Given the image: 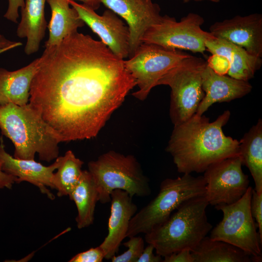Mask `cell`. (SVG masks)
<instances>
[{
    "instance_id": "8",
    "label": "cell",
    "mask_w": 262,
    "mask_h": 262,
    "mask_svg": "<svg viewBox=\"0 0 262 262\" xmlns=\"http://www.w3.org/2000/svg\"><path fill=\"white\" fill-rule=\"evenodd\" d=\"M252 188L249 186L243 196L229 205L215 206L223 213L221 221L212 229L210 238L235 246L249 254L253 262L262 260V238L250 211Z\"/></svg>"
},
{
    "instance_id": "9",
    "label": "cell",
    "mask_w": 262,
    "mask_h": 262,
    "mask_svg": "<svg viewBox=\"0 0 262 262\" xmlns=\"http://www.w3.org/2000/svg\"><path fill=\"white\" fill-rule=\"evenodd\" d=\"M204 20L200 15L190 13L180 21L167 15L162 16L144 34L142 43L152 44L169 50H187L203 53L206 41L214 37L203 31Z\"/></svg>"
},
{
    "instance_id": "25",
    "label": "cell",
    "mask_w": 262,
    "mask_h": 262,
    "mask_svg": "<svg viewBox=\"0 0 262 262\" xmlns=\"http://www.w3.org/2000/svg\"><path fill=\"white\" fill-rule=\"evenodd\" d=\"M83 162L76 157L71 150L60 156V162L52 178L53 189L57 191V196H68L82 175Z\"/></svg>"
},
{
    "instance_id": "7",
    "label": "cell",
    "mask_w": 262,
    "mask_h": 262,
    "mask_svg": "<svg viewBox=\"0 0 262 262\" xmlns=\"http://www.w3.org/2000/svg\"><path fill=\"white\" fill-rule=\"evenodd\" d=\"M207 62L190 55L167 72L159 85L171 88L169 114L174 125L180 124L195 115L205 93L202 86V72Z\"/></svg>"
},
{
    "instance_id": "28",
    "label": "cell",
    "mask_w": 262,
    "mask_h": 262,
    "mask_svg": "<svg viewBox=\"0 0 262 262\" xmlns=\"http://www.w3.org/2000/svg\"><path fill=\"white\" fill-rule=\"evenodd\" d=\"M105 252L99 246L80 252L73 256L69 262H101L105 259Z\"/></svg>"
},
{
    "instance_id": "22",
    "label": "cell",
    "mask_w": 262,
    "mask_h": 262,
    "mask_svg": "<svg viewBox=\"0 0 262 262\" xmlns=\"http://www.w3.org/2000/svg\"><path fill=\"white\" fill-rule=\"evenodd\" d=\"M239 142V155L243 165L253 177L256 192L262 193V120L259 119Z\"/></svg>"
},
{
    "instance_id": "15",
    "label": "cell",
    "mask_w": 262,
    "mask_h": 262,
    "mask_svg": "<svg viewBox=\"0 0 262 262\" xmlns=\"http://www.w3.org/2000/svg\"><path fill=\"white\" fill-rule=\"evenodd\" d=\"M0 161L2 170L15 177L16 183L28 182L38 187L40 192L49 198H54L49 188L53 189L52 178L60 164V156L49 166H45L34 160L17 159L6 152L0 140Z\"/></svg>"
},
{
    "instance_id": "1",
    "label": "cell",
    "mask_w": 262,
    "mask_h": 262,
    "mask_svg": "<svg viewBox=\"0 0 262 262\" xmlns=\"http://www.w3.org/2000/svg\"><path fill=\"white\" fill-rule=\"evenodd\" d=\"M124 61L101 41L74 32L45 48L28 103L63 142L93 138L136 85Z\"/></svg>"
},
{
    "instance_id": "11",
    "label": "cell",
    "mask_w": 262,
    "mask_h": 262,
    "mask_svg": "<svg viewBox=\"0 0 262 262\" xmlns=\"http://www.w3.org/2000/svg\"><path fill=\"white\" fill-rule=\"evenodd\" d=\"M242 165L241 158L237 155L213 163L205 170L203 177L209 205L231 204L243 196L249 186V180Z\"/></svg>"
},
{
    "instance_id": "10",
    "label": "cell",
    "mask_w": 262,
    "mask_h": 262,
    "mask_svg": "<svg viewBox=\"0 0 262 262\" xmlns=\"http://www.w3.org/2000/svg\"><path fill=\"white\" fill-rule=\"evenodd\" d=\"M190 55L180 50H169L155 44L142 43L129 60L124 61L138 87L132 94L133 97L145 100L167 72Z\"/></svg>"
},
{
    "instance_id": "20",
    "label": "cell",
    "mask_w": 262,
    "mask_h": 262,
    "mask_svg": "<svg viewBox=\"0 0 262 262\" xmlns=\"http://www.w3.org/2000/svg\"><path fill=\"white\" fill-rule=\"evenodd\" d=\"M47 0H25L21 9V18L16 30L21 38H26L24 52L31 55L37 52L43 39L47 22L45 17V5Z\"/></svg>"
},
{
    "instance_id": "27",
    "label": "cell",
    "mask_w": 262,
    "mask_h": 262,
    "mask_svg": "<svg viewBox=\"0 0 262 262\" xmlns=\"http://www.w3.org/2000/svg\"><path fill=\"white\" fill-rule=\"evenodd\" d=\"M250 211L262 238V193H257L252 188L250 200Z\"/></svg>"
},
{
    "instance_id": "31",
    "label": "cell",
    "mask_w": 262,
    "mask_h": 262,
    "mask_svg": "<svg viewBox=\"0 0 262 262\" xmlns=\"http://www.w3.org/2000/svg\"><path fill=\"white\" fill-rule=\"evenodd\" d=\"M154 247L151 244L144 248L137 262H161L163 261L162 257L153 253Z\"/></svg>"
},
{
    "instance_id": "14",
    "label": "cell",
    "mask_w": 262,
    "mask_h": 262,
    "mask_svg": "<svg viewBox=\"0 0 262 262\" xmlns=\"http://www.w3.org/2000/svg\"><path fill=\"white\" fill-rule=\"evenodd\" d=\"M109 9L122 17L127 23L130 31V53L131 57L142 43L147 29L160 20L158 5L141 0H100Z\"/></svg>"
},
{
    "instance_id": "36",
    "label": "cell",
    "mask_w": 262,
    "mask_h": 262,
    "mask_svg": "<svg viewBox=\"0 0 262 262\" xmlns=\"http://www.w3.org/2000/svg\"><path fill=\"white\" fill-rule=\"evenodd\" d=\"M141 1L144 2H146V3H151L152 2V1L151 0H141Z\"/></svg>"
},
{
    "instance_id": "17",
    "label": "cell",
    "mask_w": 262,
    "mask_h": 262,
    "mask_svg": "<svg viewBox=\"0 0 262 262\" xmlns=\"http://www.w3.org/2000/svg\"><path fill=\"white\" fill-rule=\"evenodd\" d=\"M202 86L204 97L196 115H202L216 102H229L249 93L252 86L248 82L216 72L208 64L202 72Z\"/></svg>"
},
{
    "instance_id": "3",
    "label": "cell",
    "mask_w": 262,
    "mask_h": 262,
    "mask_svg": "<svg viewBox=\"0 0 262 262\" xmlns=\"http://www.w3.org/2000/svg\"><path fill=\"white\" fill-rule=\"evenodd\" d=\"M0 129L15 147L14 157L50 162L59 156L61 137L29 103L18 106L9 103L0 106Z\"/></svg>"
},
{
    "instance_id": "29",
    "label": "cell",
    "mask_w": 262,
    "mask_h": 262,
    "mask_svg": "<svg viewBox=\"0 0 262 262\" xmlns=\"http://www.w3.org/2000/svg\"><path fill=\"white\" fill-rule=\"evenodd\" d=\"M24 4V0H8V8L4 17L14 23H17L19 17L18 9L23 7Z\"/></svg>"
},
{
    "instance_id": "30",
    "label": "cell",
    "mask_w": 262,
    "mask_h": 262,
    "mask_svg": "<svg viewBox=\"0 0 262 262\" xmlns=\"http://www.w3.org/2000/svg\"><path fill=\"white\" fill-rule=\"evenodd\" d=\"M164 258L163 262H194L191 251L187 249L165 256Z\"/></svg>"
},
{
    "instance_id": "4",
    "label": "cell",
    "mask_w": 262,
    "mask_h": 262,
    "mask_svg": "<svg viewBox=\"0 0 262 262\" xmlns=\"http://www.w3.org/2000/svg\"><path fill=\"white\" fill-rule=\"evenodd\" d=\"M205 195L182 204L163 224L145 234L147 244L162 257L180 250H194L213 228L208 221Z\"/></svg>"
},
{
    "instance_id": "12",
    "label": "cell",
    "mask_w": 262,
    "mask_h": 262,
    "mask_svg": "<svg viewBox=\"0 0 262 262\" xmlns=\"http://www.w3.org/2000/svg\"><path fill=\"white\" fill-rule=\"evenodd\" d=\"M68 1L76 10L79 17L98 35L115 55L123 60L129 57V29L116 14L109 9L99 16L94 9L84 4L71 0Z\"/></svg>"
},
{
    "instance_id": "35",
    "label": "cell",
    "mask_w": 262,
    "mask_h": 262,
    "mask_svg": "<svg viewBox=\"0 0 262 262\" xmlns=\"http://www.w3.org/2000/svg\"><path fill=\"white\" fill-rule=\"evenodd\" d=\"M182 0L183 1V2H188V1L190 0L201 1V0ZM207 0L211 1L213 2H218L220 1L219 0Z\"/></svg>"
},
{
    "instance_id": "32",
    "label": "cell",
    "mask_w": 262,
    "mask_h": 262,
    "mask_svg": "<svg viewBox=\"0 0 262 262\" xmlns=\"http://www.w3.org/2000/svg\"><path fill=\"white\" fill-rule=\"evenodd\" d=\"M16 178L9 175L2 169L1 163L0 161V189H11L13 185L16 183Z\"/></svg>"
},
{
    "instance_id": "13",
    "label": "cell",
    "mask_w": 262,
    "mask_h": 262,
    "mask_svg": "<svg viewBox=\"0 0 262 262\" xmlns=\"http://www.w3.org/2000/svg\"><path fill=\"white\" fill-rule=\"evenodd\" d=\"M210 33L245 49L249 53L262 57V15L259 13L236 16L217 21L210 27Z\"/></svg>"
},
{
    "instance_id": "16",
    "label": "cell",
    "mask_w": 262,
    "mask_h": 262,
    "mask_svg": "<svg viewBox=\"0 0 262 262\" xmlns=\"http://www.w3.org/2000/svg\"><path fill=\"white\" fill-rule=\"evenodd\" d=\"M110 202L108 234L99 245L105 252L106 260H111L118 251L122 241L126 237L130 221L137 211L132 197L122 190L113 191Z\"/></svg>"
},
{
    "instance_id": "33",
    "label": "cell",
    "mask_w": 262,
    "mask_h": 262,
    "mask_svg": "<svg viewBox=\"0 0 262 262\" xmlns=\"http://www.w3.org/2000/svg\"><path fill=\"white\" fill-rule=\"evenodd\" d=\"M20 42L12 41L0 34V53L22 45Z\"/></svg>"
},
{
    "instance_id": "21",
    "label": "cell",
    "mask_w": 262,
    "mask_h": 262,
    "mask_svg": "<svg viewBox=\"0 0 262 262\" xmlns=\"http://www.w3.org/2000/svg\"><path fill=\"white\" fill-rule=\"evenodd\" d=\"M51 11V17L48 25L49 39L45 43L48 47L58 44L65 37L77 31L84 26V22L68 0H47Z\"/></svg>"
},
{
    "instance_id": "2",
    "label": "cell",
    "mask_w": 262,
    "mask_h": 262,
    "mask_svg": "<svg viewBox=\"0 0 262 262\" xmlns=\"http://www.w3.org/2000/svg\"><path fill=\"white\" fill-rule=\"evenodd\" d=\"M230 116V111L227 110L210 122L203 115L195 114L174 125L166 151L171 155L179 173L204 172L213 163L239 155V142L223 131Z\"/></svg>"
},
{
    "instance_id": "19",
    "label": "cell",
    "mask_w": 262,
    "mask_h": 262,
    "mask_svg": "<svg viewBox=\"0 0 262 262\" xmlns=\"http://www.w3.org/2000/svg\"><path fill=\"white\" fill-rule=\"evenodd\" d=\"M38 62L39 58L13 71L0 68V106L9 103L18 106L28 103L30 86Z\"/></svg>"
},
{
    "instance_id": "18",
    "label": "cell",
    "mask_w": 262,
    "mask_h": 262,
    "mask_svg": "<svg viewBox=\"0 0 262 262\" xmlns=\"http://www.w3.org/2000/svg\"><path fill=\"white\" fill-rule=\"evenodd\" d=\"M205 47L213 55L223 57L228 62L227 74L233 78L248 81L261 67L262 58L226 40L214 37L206 41Z\"/></svg>"
},
{
    "instance_id": "26",
    "label": "cell",
    "mask_w": 262,
    "mask_h": 262,
    "mask_svg": "<svg viewBox=\"0 0 262 262\" xmlns=\"http://www.w3.org/2000/svg\"><path fill=\"white\" fill-rule=\"evenodd\" d=\"M123 245L128 249L122 254L113 256L112 262H137L144 249V240L141 236H132L129 237Z\"/></svg>"
},
{
    "instance_id": "23",
    "label": "cell",
    "mask_w": 262,
    "mask_h": 262,
    "mask_svg": "<svg viewBox=\"0 0 262 262\" xmlns=\"http://www.w3.org/2000/svg\"><path fill=\"white\" fill-rule=\"evenodd\" d=\"M76 206V217L78 229L87 227L93 223L98 193L92 177L88 170H83L78 182L68 195Z\"/></svg>"
},
{
    "instance_id": "6",
    "label": "cell",
    "mask_w": 262,
    "mask_h": 262,
    "mask_svg": "<svg viewBox=\"0 0 262 262\" xmlns=\"http://www.w3.org/2000/svg\"><path fill=\"white\" fill-rule=\"evenodd\" d=\"M88 168L97 189L98 200L101 203L110 202L111 194L115 189L124 190L132 197L151 194L149 180L132 155L111 150L90 162Z\"/></svg>"
},
{
    "instance_id": "5",
    "label": "cell",
    "mask_w": 262,
    "mask_h": 262,
    "mask_svg": "<svg viewBox=\"0 0 262 262\" xmlns=\"http://www.w3.org/2000/svg\"><path fill=\"white\" fill-rule=\"evenodd\" d=\"M203 176L183 174L167 178L160 186L157 195L131 218L126 237L146 234L164 222L178 208L194 197L205 195Z\"/></svg>"
},
{
    "instance_id": "24",
    "label": "cell",
    "mask_w": 262,
    "mask_h": 262,
    "mask_svg": "<svg viewBox=\"0 0 262 262\" xmlns=\"http://www.w3.org/2000/svg\"><path fill=\"white\" fill-rule=\"evenodd\" d=\"M191 253L194 262H253L249 254L238 247L207 236Z\"/></svg>"
},
{
    "instance_id": "34",
    "label": "cell",
    "mask_w": 262,
    "mask_h": 262,
    "mask_svg": "<svg viewBox=\"0 0 262 262\" xmlns=\"http://www.w3.org/2000/svg\"><path fill=\"white\" fill-rule=\"evenodd\" d=\"M80 0L83 2V4L90 7L93 9L96 10L97 9L101 3L100 0Z\"/></svg>"
}]
</instances>
